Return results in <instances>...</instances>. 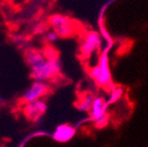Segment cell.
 <instances>
[{"instance_id": "ba28073f", "label": "cell", "mask_w": 148, "mask_h": 147, "mask_svg": "<svg viewBox=\"0 0 148 147\" xmlns=\"http://www.w3.org/2000/svg\"><path fill=\"white\" fill-rule=\"evenodd\" d=\"M76 134V129L71 124H63L56 128L55 131L51 133V138L59 143H66L74 138Z\"/></svg>"}, {"instance_id": "9a60e30c", "label": "cell", "mask_w": 148, "mask_h": 147, "mask_svg": "<svg viewBox=\"0 0 148 147\" xmlns=\"http://www.w3.org/2000/svg\"><path fill=\"white\" fill-rule=\"evenodd\" d=\"M12 38H14V41L16 43H25V41L27 40V38L22 34H16Z\"/></svg>"}, {"instance_id": "3957f363", "label": "cell", "mask_w": 148, "mask_h": 147, "mask_svg": "<svg viewBox=\"0 0 148 147\" xmlns=\"http://www.w3.org/2000/svg\"><path fill=\"white\" fill-rule=\"evenodd\" d=\"M49 25L53 32L57 33L59 38H68L75 34L76 25L75 22L68 16L62 14H53L49 18Z\"/></svg>"}, {"instance_id": "4fadbf2b", "label": "cell", "mask_w": 148, "mask_h": 147, "mask_svg": "<svg viewBox=\"0 0 148 147\" xmlns=\"http://www.w3.org/2000/svg\"><path fill=\"white\" fill-rule=\"evenodd\" d=\"M42 53H43V55L45 56V58L58 56V53H57V51H56L55 48H53V46H51V45L46 46V47L44 48V51H42Z\"/></svg>"}, {"instance_id": "6da1fadb", "label": "cell", "mask_w": 148, "mask_h": 147, "mask_svg": "<svg viewBox=\"0 0 148 147\" xmlns=\"http://www.w3.org/2000/svg\"><path fill=\"white\" fill-rule=\"evenodd\" d=\"M62 64L58 56L45 58V60L38 66L31 68V76L34 80L46 81L57 76L61 72Z\"/></svg>"}, {"instance_id": "7c38bea8", "label": "cell", "mask_w": 148, "mask_h": 147, "mask_svg": "<svg viewBox=\"0 0 148 147\" xmlns=\"http://www.w3.org/2000/svg\"><path fill=\"white\" fill-rule=\"evenodd\" d=\"M58 39H59V36L57 35V33L53 32V30L49 31V32H46V34H45V40H46V42H47L49 44L55 43V42L57 41Z\"/></svg>"}, {"instance_id": "5b68a950", "label": "cell", "mask_w": 148, "mask_h": 147, "mask_svg": "<svg viewBox=\"0 0 148 147\" xmlns=\"http://www.w3.org/2000/svg\"><path fill=\"white\" fill-rule=\"evenodd\" d=\"M102 44V37L96 31H88L84 33L80 41V54L82 58L88 59L92 54L100 48Z\"/></svg>"}, {"instance_id": "5bb4252c", "label": "cell", "mask_w": 148, "mask_h": 147, "mask_svg": "<svg viewBox=\"0 0 148 147\" xmlns=\"http://www.w3.org/2000/svg\"><path fill=\"white\" fill-rule=\"evenodd\" d=\"M45 30H46V26L44 25V24H38V25L34 26V28H33V31H34V33H36V34H41V33H43Z\"/></svg>"}, {"instance_id": "8992f818", "label": "cell", "mask_w": 148, "mask_h": 147, "mask_svg": "<svg viewBox=\"0 0 148 147\" xmlns=\"http://www.w3.org/2000/svg\"><path fill=\"white\" fill-rule=\"evenodd\" d=\"M47 105L41 99L34 100V101L27 102L24 106V114L26 118L30 122H38L42 117V115L45 113Z\"/></svg>"}, {"instance_id": "7a4b0ae2", "label": "cell", "mask_w": 148, "mask_h": 147, "mask_svg": "<svg viewBox=\"0 0 148 147\" xmlns=\"http://www.w3.org/2000/svg\"><path fill=\"white\" fill-rule=\"evenodd\" d=\"M90 76L95 80V82L100 87L110 90L111 87L114 85L113 81H112L110 68H109L108 56L106 54H103L100 57L98 64L90 69Z\"/></svg>"}, {"instance_id": "8fae6325", "label": "cell", "mask_w": 148, "mask_h": 147, "mask_svg": "<svg viewBox=\"0 0 148 147\" xmlns=\"http://www.w3.org/2000/svg\"><path fill=\"white\" fill-rule=\"evenodd\" d=\"M110 101L111 102H115L117 100H119L123 96V89L120 87H116V85H113L111 87L110 90Z\"/></svg>"}, {"instance_id": "9c48e42d", "label": "cell", "mask_w": 148, "mask_h": 147, "mask_svg": "<svg viewBox=\"0 0 148 147\" xmlns=\"http://www.w3.org/2000/svg\"><path fill=\"white\" fill-rule=\"evenodd\" d=\"M45 60V56L41 51L36 48H27L25 51V61L27 65L31 68L38 66Z\"/></svg>"}, {"instance_id": "30bf717a", "label": "cell", "mask_w": 148, "mask_h": 147, "mask_svg": "<svg viewBox=\"0 0 148 147\" xmlns=\"http://www.w3.org/2000/svg\"><path fill=\"white\" fill-rule=\"evenodd\" d=\"M95 99V97L92 94H86L81 97L76 103V107L78 110L80 111H88L90 105H92V101Z\"/></svg>"}, {"instance_id": "52a82bcc", "label": "cell", "mask_w": 148, "mask_h": 147, "mask_svg": "<svg viewBox=\"0 0 148 147\" xmlns=\"http://www.w3.org/2000/svg\"><path fill=\"white\" fill-rule=\"evenodd\" d=\"M47 93H49V87L45 83V81L34 80L32 84L23 93L22 101L27 103V102L41 99Z\"/></svg>"}, {"instance_id": "277c9868", "label": "cell", "mask_w": 148, "mask_h": 147, "mask_svg": "<svg viewBox=\"0 0 148 147\" xmlns=\"http://www.w3.org/2000/svg\"><path fill=\"white\" fill-rule=\"evenodd\" d=\"M88 111H90V118L95 124L96 128L103 129L108 124L109 116L107 114V103L103 98L101 97L95 98Z\"/></svg>"}, {"instance_id": "2e32d148", "label": "cell", "mask_w": 148, "mask_h": 147, "mask_svg": "<svg viewBox=\"0 0 148 147\" xmlns=\"http://www.w3.org/2000/svg\"><path fill=\"white\" fill-rule=\"evenodd\" d=\"M4 103V99L2 98V96H0V104H3Z\"/></svg>"}]
</instances>
